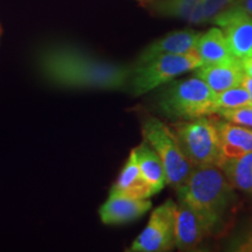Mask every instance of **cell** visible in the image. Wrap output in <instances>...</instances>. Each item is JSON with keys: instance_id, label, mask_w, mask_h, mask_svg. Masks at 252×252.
<instances>
[{"instance_id": "obj_1", "label": "cell", "mask_w": 252, "mask_h": 252, "mask_svg": "<svg viewBox=\"0 0 252 252\" xmlns=\"http://www.w3.org/2000/svg\"><path fill=\"white\" fill-rule=\"evenodd\" d=\"M40 68L53 83L75 89L119 90L130 84L131 78V69L68 48L47 50Z\"/></svg>"}, {"instance_id": "obj_2", "label": "cell", "mask_w": 252, "mask_h": 252, "mask_svg": "<svg viewBox=\"0 0 252 252\" xmlns=\"http://www.w3.org/2000/svg\"><path fill=\"white\" fill-rule=\"evenodd\" d=\"M234 189L220 167L208 166L194 168L176 191L179 201L194 208L215 231L234 203Z\"/></svg>"}, {"instance_id": "obj_3", "label": "cell", "mask_w": 252, "mask_h": 252, "mask_svg": "<svg viewBox=\"0 0 252 252\" xmlns=\"http://www.w3.org/2000/svg\"><path fill=\"white\" fill-rule=\"evenodd\" d=\"M214 98L215 91L195 76L168 82L159 94L158 108L171 121H194L216 115Z\"/></svg>"}, {"instance_id": "obj_4", "label": "cell", "mask_w": 252, "mask_h": 252, "mask_svg": "<svg viewBox=\"0 0 252 252\" xmlns=\"http://www.w3.org/2000/svg\"><path fill=\"white\" fill-rule=\"evenodd\" d=\"M181 150L189 162L196 167L217 166L223 162L220 141L212 116L194 121L179 122L173 125Z\"/></svg>"}, {"instance_id": "obj_5", "label": "cell", "mask_w": 252, "mask_h": 252, "mask_svg": "<svg viewBox=\"0 0 252 252\" xmlns=\"http://www.w3.org/2000/svg\"><path fill=\"white\" fill-rule=\"evenodd\" d=\"M201 65L202 61L196 52L157 55L147 61L137 62L131 69L130 88L134 96H140Z\"/></svg>"}, {"instance_id": "obj_6", "label": "cell", "mask_w": 252, "mask_h": 252, "mask_svg": "<svg viewBox=\"0 0 252 252\" xmlns=\"http://www.w3.org/2000/svg\"><path fill=\"white\" fill-rule=\"evenodd\" d=\"M144 140L159 154L166 171L167 184L176 189L187 180L194 167L182 152L172 127L160 119L147 117L141 124Z\"/></svg>"}, {"instance_id": "obj_7", "label": "cell", "mask_w": 252, "mask_h": 252, "mask_svg": "<svg viewBox=\"0 0 252 252\" xmlns=\"http://www.w3.org/2000/svg\"><path fill=\"white\" fill-rule=\"evenodd\" d=\"M176 204L167 200L151 214L150 220L141 234L128 249L132 252H166L175 247Z\"/></svg>"}, {"instance_id": "obj_8", "label": "cell", "mask_w": 252, "mask_h": 252, "mask_svg": "<svg viewBox=\"0 0 252 252\" xmlns=\"http://www.w3.org/2000/svg\"><path fill=\"white\" fill-rule=\"evenodd\" d=\"M212 225L194 208L179 201L175 214V247L181 251H194L207 236Z\"/></svg>"}, {"instance_id": "obj_9", "label": "cell", "mask_w": 252, "mask_h": 252, "mask_svg": "<svg viewBox=\"0 0 252 252\" xmlns=\"http://www.w3.org/2000/svg\"><path fill=\"white\" fill-rule=\"evenodd\" d=\"M213 24L223 31L230 52L236 59L252 56V15L228 9Z\"/></svg>"}, {"instance_id": "obj_10", "label": "cell", "mask_w": 252, "mask_h": 252, "mask_svg": "<svg viewBox=\"0 0 252 252\" xmlns=\"http://www.w3.org/2000/svg\"><path fill=\"white\" fill-rule=\"evenodd\" d=\"M151 207L152 202L149 198H131L110 194L106 202L100 207L99 216L105 224H124L145 215Z\"/></svg>"}, {"instance_id": "obj_11", "label": "cell", "mask_w": 252, "mask_h": 252, "mask_svg": "<svg viewBox=\"0 0 252 252\" xmlns=\"http://www.w3.org/2000/svg\"><path fill=\"white\" fill-rule=\"evenodd\" d=\"M220 141L223 161L252 152V128L214 118ZM223 163V162H222Z\"/></svg>"}, {"instance_id": "obj_12", "label": "cell", "mask_w": 252, "mask_h": 252, "mask_svg": "<svg viewBox=\"0 0 252 252\" xmlns=\"http://www.w3.org/2000/svg\"><path fill=\"white\" fill-rule=\"evenodd\" d=\"M201 33L190 30L176 31L154 41L143 50L137 62H144L160 54H188L195 52Z\"/></svg>"}, {"instance_id": "obj_13", "label": "cell", "mask_w": 252, "mask_h": 252, "mask_svg": "<svg viewBox=\"0 0 252 252\" xmlns=\"http://www.w3.org/2000/svg\"><path fill=\"white\" fill-rule=\"evenodd\" d=\"M194 74L215 93L242 86L245 75L239 60L220 64H202L194 69Z\"/></svg>"}, {"instance_id": "obj_14", "label": "cell", "mask_w": 252, "mask_h": 252, "mask_svg": "<svg viewBox=\"0 0 252 252\" xmlns=\"http://www.w3.org/2000/svg\"><path fill=\"white\" fill-rule=\"evenodd\" d=\"M110 194L131 198H150L154 195L152 187L141 174L133 151L123 167L116 184L112 186Z\"/></svg>"}, {"instance_id": "obj_15", "label": "cell", "mask_w": 252, "mask_h": 252, "mask_svg": "<svg viewBox=\"0 0 252 252\" xmlns=\"http://www.w3.org/2000/svg\"><path fill=\"white\" fill-rule=\"evenodd\" d=\"M195 52L202 64H220L238 60L230 52L224 33L220 27L210 28L207 33L201 34Z\"/></svg>"}, {"instance_id": "obj_16", "label": "cell", "mask_w": 252, "mask_h": 252, "mask_svg": "<svg viewBox=\"0 0 252 252\" xmlns=\"http://www.w3.org/2000/svg\"><path fill=\"white\" fill-rule=\"evenodd\" d=\"M132 151L135 156L141 174L152 187L154 194L159 193L167 184L165 167L159 154L145 140Z\"/></svg>"}, {"instance_id": "obj_17", "label": "cell", "mask_w": 252, "mask_h": 252, "mask_svg": "<svg viewBox=\"0 0 252 252\" xmlns=\"http://www.w3.org/2000/svg\"><path fill=\"white\" fill-rule=\"evenodd\" d=\"M220 168L235 189L252 194V152L226 159Z\"/></svg>"}, {"instance_id": "obj_18", "label": "cell", "mask_w": 252, "mask_h": 252, "mask_svg": "<svg viewBox=\"0 0 252 252\" xmlns=\"http://www.w3.org/2000/svg\"><path fill=\"white\" fill-rule=\"evenodd\" d=\"M252 105L250 94L243 86L230 88V89L215 93L214 106L216 113L220 110H232Z\"/></svg>"}, {"instance_id": "obj_19", "label": "cell", "mask_w": 252, "mask_h": 252, "mask_svg": "<svg viewBox=\"0 0 252 252\" xmlns=\"http://www.w3.org/2000/svg\"><path fill=\"white\" fill-rule=\"evenodd\" d=\"M201 0H161L157 4L158 13L169 18L190 20Z\"/></svg>"}, {"instance_id": "obj_20", "label": "cell", "mask_w": 252, "mask_h": 252, "mask_svg": "<svg viewBox=\"0 0 252 252\" xmlns=\"http://www.w3.org/2000/svg\"><path fill=\"white\" fill-rule=\"evenodd\" d=\"M235 0H201L196 12L189 23L202 25L212 23L215 19L234 5Z\"/></svg>"}, {"instance_id": "obj_21", "label": "cell", "mask_w": 252, "mask_h": 252, "mask_svg": "<svg viewBox=\"0 0 252 252\" xmlns=\"http://www.w3.org/2000/svg\"><path fill=\"white\" fill-rule=\"evenodd\" d=\"M216 115L230 123L252 128V105L232 110H220Z\"/></svg>"}, {"instance_id": "obj_22", "label": "cell", "mask_w": 252, "mask_h": 252, "mask_svg": "<svg viewBox=\"0 0 252 252\" xmlns=\"http://www.w3.org/2000/svg\"><path fill=\"white\" fill-rule=\"evenodd\" d=\"M235 251H243V252H252V223L247 229L242 237L237 239V243L234 245Z\"/></svg>"}, {"instance_id": "obj_23", "label": "cell", "mask_w": 252, "mask_h": 252, "mask_svg": "<svg viewBox=\"0 0 252 252\" xmlns=\"http://www.w3.org/2000/svg\"><path fill=\"white\" fill-rule=\"evenodd\" d=\"M229 9L252 15V0H235L234 5H232ZM226 11H228V9H226Z\"/></svg>"}, {"instance_id": "obj_24", "label": "cell", "mask_w": 252, "mask_h": 252, "mask_svg": "<svg viewBox=\"0 0 252 252\" xmlns=\"http://www.w3.org/2000/svg\"><path fill=\"white\" fill-rule=\"evenodd\" d=\"M239 63H241V67L243 69L244 74L247 75V76L252 77V56L241 59L239 60Z\"/></svg>"}, {"instance_id": "obj_25", "label": "cell", "mask_w": 252, "mask_h": 252, "mask_svg": "<svg viewBox=\"0 0 252 252\" xmlns=\"http://www.w3.org/2000/svg\"><path fill=\"white\" fill-rule=\"evenodd\" d=\"M242 86H243V87L245 88V89L248 90L249 94H250L251 102H252V77L247 76V75H244L243 82H242Z\"/></svg>"}]
</instances>
